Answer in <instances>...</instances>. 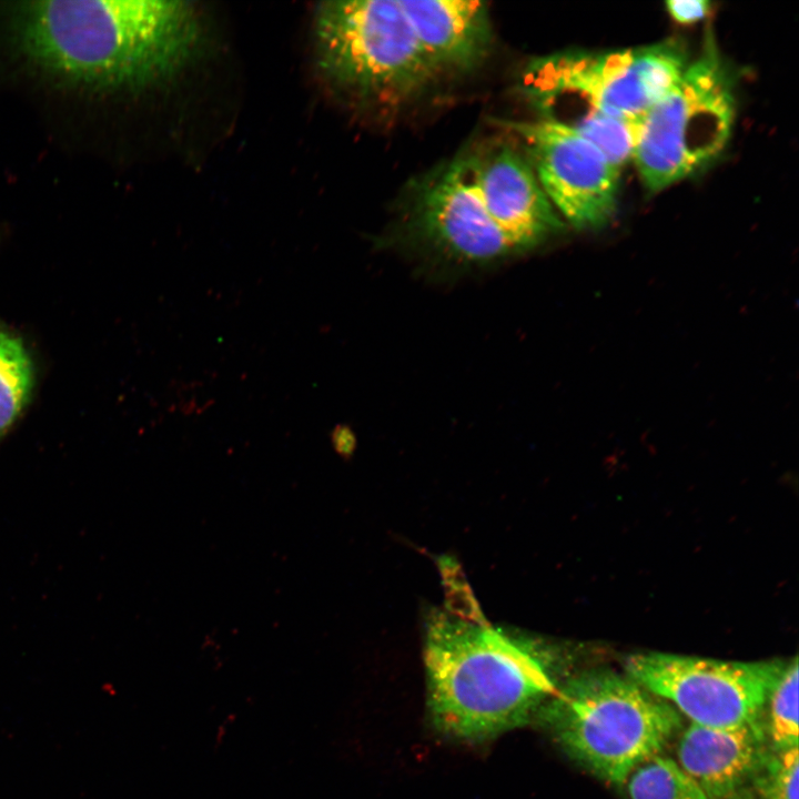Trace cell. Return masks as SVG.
<instances>
[{
	"label": "cell",
	"mask_w": 799,
	"mask_h": 799,
	"mask_svg": "<svg viewBox=\"0 0 799 799\" xmlns=\"http://www.w3.org/2000/svg\"><path fill=\"white\" fill-rule=\"evenodd\" d=\"M736 77L708 34L677 82L638 121L635 161L659 192L707 168L725 150L736 119Z\"/></svg>",
	"instance_id": "obj_4"
},
{
	"label": "cell",
	"mask_w": 799,
	"mask_h": 799,
	"mask_svg": "<svg viewBox=\"0 0 799 799\" xmlns=\"http://www.w3.org/2000/svg\"><path fill=\"white\" fill-rule=\"evenodd\" d=\"M535 719L585 769L624 785L680 731V712L628 676L593 669L557 686Z\"/></svg>",
	"instance_id": "obj_3"
},
{
	"label": "cell",
	"mask_w": 799,
	"mask_h": 799,
	"mask_svg": "<svg viewBox=\"0 0 799 799\" xmlns=\"http://www.w3.org/2000/svg\"><path fill=\"white\" fill-rule=\"evenodd\" d=\"M769 748H798V659L788 660L771 689L762 715Z\"/></svg>",
	"instance_id": "obj_15"
},
{
	"label": "cell",
	"mask_w": 799,
	"mask_h": 799,
	"mask_svg": "<svg viewBox=\"0 0 799 799\" xmlns=\"http://www.w3.org/2000/svg\"><path fill=\"white\" fill-rule=\"evenodd\" d=\"M667 12L678 23L690 24L706 18L710 11L707 0H669Z\"/></svg>",
	"instance_id": "obj_18"
},
{
	"label": "cell",
	"mask_w": 799,
	"mask_h": 799,
	"mask_svg": "<svg viewBox=\"0 0 799 799\" xmlns=\"http://www.w3.org/2000/svg\"><path fill=\"white\" fill-rule=\"evenodd\" d=\"M798 748L771 751L762 767L731 799H798Z\"/></svg>",
	"instance_id": "obj_17"
},
{
	"label": "cell",
	"mask_w": 799,
	"mask_h": 799,
	"mask_svg": "<svg viewBox=\"0 0 799 799\" xmlns=\"http://www.w3.org/2000/svg\"><path fill=\"white\" fill-rule=\"evenodd\" d=\"M34 367L22 338L0 321V441L29 403Z\"/></svg>",
	"instance_id": "obj_13"
},
{
	"label": "cell",
	"mask_w": 799,
	"mask_h": 799,
	"mask_svg": "<svg viewBox=\"0 0 799 799\" xmlns=\"http://www.w3.org/2000/svg\"><path fill=\"white\" fill-rule=\"evenodd\" d=\"M771 751L762 719L730 728L691 722L679 736L676 762L708 799H731Z\"/></svg>",
	"instance_id": "obj_11"
},
{
	"label": "cell",
	"mask_w": 799,
	"mask_h": 799,
	"mask_svg": "<svg viewBox=\"0 0 799 799\" xmlns=\"http://www.w3.org/2000/svg\"><path fill=\"white\" fill-rule=\"evenodd\" d=\"M425 668L435 728L469 742L526 725L557 688L533 648L493 628L481 614L435 616Z\"/></svg>",
	"instance_id": "obj_2"
},
{
	"label": "cell",
	"mask_w": 799,
	"mask_h": 799,
	"mask_svg": "<svg viewBox=\"0 0 799 799\" xmlns=\"http://www.w3.org/2000/svg\"><path fill=\"white\" fill-rule=\"evenodd\" d=\"M689 60L677 39L610 52H559L533 60L522 90L534 107L578 100L586 109L639 119L677 82Z\"/></svg>",
	"instance_id": "obj_6"
},
{
	"label": "cell",
	"mask_w": 799,
	"mask_h": 799,
	"mask_svg": "<svg viewBox=\"0 0 799 799\" xmlns=\"http://www.w3.org/2000/svg\"><path fill=\"white\" fill-rule=\"evenodd\" d=\"M19 62L57 85L135 91L169 80L193 57L201 29L185 1L32 0L0 11Z\"/></svg>",
	"instance_id": "obj_1"
},
{
	"label": "cell",
	"mask_w": 799,
	"mask_h": 799,
	"mask_svg": "<svg viewBox=\"0 0 799 799\" xmlns=\"http://www.w3.org/2000/svg\"><path fill=\"white\" fill-rule=\"evenodd\" d=\"M473 158L488 214L524 252L564 229L530 162L517 149L498 143Z\"/></svg>",
	"instance_id": "obj_10"
},
{
	"label": "cell",
	"mask_w": 799,
	"mask_h": 799,
	"mask_svg": "<svg viewBox=\"0 0 799 799\" xmlns=\"http://www.w3.org/2000/svg\"><path fill=\"white\" fill-rule=\"evenodd\" d=\"M416 38L435 69L468 72L493 43L489 10L475 0H400Z\"/></svg>",
	"instance_id": "obj_12"
},
{
	"label": "cell",
	"mask_w": 799,
	"mask_h": 799,
	"mask_svg": "<svg viewBox=\"0 0 799 799\" xmlns=\"http://www.w3.org/2000/svg\"><path fill=\"white\" fill-rule=\"evenodd\" d=\"M638 121L586 109L558 123L575 130L620 170L634 156Z\"/></svg>",
	"instance_id": "obj_14"
},
{
	"label": "cell",
	"mask_w": 799,
	"mask_h": 799,
	"mask_svg": "<svg viewBox=\"0 0 799 799\" xmlns=\"http://www.w3.org/2000/svg\"><path fill=\"white\" fill-rule=\"evenodd\" d=\"M331 439L338 454L347 456L352 453L354 448V436L347 426L337 425L331 434Z\"/></svg>",
	"instance_id": "obj_19"
},
{
	"label": "cell",
	"mask_w": 799,
	"mask_h": 799,
	"mask_svg": "<svg viewBox=\"0 0 799 799\" xmlns=\"http://www.w3.org/2000/svg\"><path fill=\"white\" fill-rule=\"evenodd\" d=\"M524 144L550 203L579 230L609 223L616 213L620 170L572 128L537 118L495 120Z\"/></svg>",
	"instance_id": "obj_9"
},
{
	"label": "cell",
	"mask_w": 799,
	"mask_h": 799,
	"mask_svg": "<svg viewBox=\"0 0 799 799\" xmlns=\"http://www.w3.org/2000/svg\"><path fill=\"white\" fill-rule=\"evenodd\" d=\"M787 661H730L667 653L630 655L627 676L691 722L730 728L762 719Z\"/></svg>",
	"instance_id": "obj_7"
},
{
	"label": "cell",
	"mask_w": 799,
	"mask_h": 799,
	"mask_svg": "<svg viewBox=\"0 0 799 799\" xmlns=\"http://www.w3.org/2000/svg\"><path fill=\"white\" fill-rule=\"evenodd\" d=\"M408 204L407 235L445 262L482 266L524 253L488 214L473 154L454 159L421 179Z\"/></svg>",
	"instance_id": "obj_8"
},
{
	"label": "cell",
	"mask_w": 799,
	"mask_h": 799,
	"mask_svg": "<svg viewBox=\"0 0 799 799\" xmlns=\"http://www.w3.org/2000/svg\"><path fill=\"white\" fill-rule=\"evenodd\" d=\"M314 29L323 73L365 99L402 102L439 75L400 0L323 2Z\"/></svg>",
	"instance_id": "obj_5"
},
{
	"label": "cell",
	"mask_w": 799,
	"mask_h": 799,
	"mask_svg": "<svg viewBox=\"0 0 799 799\" xmlns=\"http://www.w3.org/2000/svg\"><path fill=\"white\" fill-rule=\"evenodd\" d=\"M625 783L630 799H708L676 760L661 754L640 763Z\"/></svg>",
	"instance_id": "obj_16"
}]
</instances>
